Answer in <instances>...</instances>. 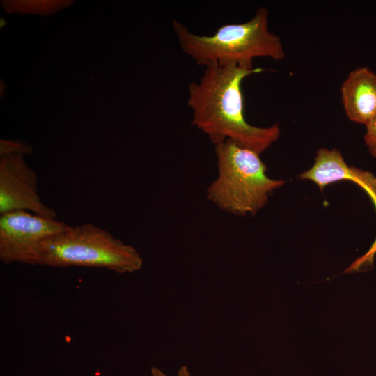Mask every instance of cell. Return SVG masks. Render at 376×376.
Masks as SVG:
<instances>
[{"instance_id": "obj_1", "label": "cell", "mask_w": 376, "mask_h": 376, "mask_svg": "<svg viewBox=\"0 0 376 376\" xmlns=\"http://www.w3.org/2000/svg\"><path fill=\"white\" fill-rule=\"evenodd\" d=\"M263 70L233 63L211 64L205 67L198 81L189 84L187 105L192 111L191 124L212 143L229 140L260 155L278 139V124L256 127L244 117L242 82Z\"/></svg>"}, {"instance_id": "obj_2", "label": "cell", "mask_w": 376, "mask_h": 376, "mask_svg": "<svg viewBox=\"0 0 376 376\" xmlns=\"http://www.w3.org/2000/svg\"><path fill=\"white\" fill-rule=\"evenodd\" d=\"M172 25L181 49L199 65L233 63L253 68L254 58H285L280 37L269 30L265 7L248 22L224 24L210 36L193 33L176 19Z\"/></svg>"}, {"instance_id": "obj_3", "label": "cell", "mask_w": 376, "mask_h": 376, "mask_svg": "<svg viewBox=\"0 0 376 376\" xmlns=\"http://www.w3.org/2000/svg\"><path fill=\"white\" fill-rule=\"evenodd\" d=\"M217 176L207 189V199L235 215H253L285 181L266 174L267 167L256 152L226 140L214 145Z\"/></svg>"}, {"instance_id": "obj_4", "label": "cell", "mask_w": 376, "mask_h": 376, "mask_svg": "<svg viewBox=\"0 0 376 376\" xmlns=\"http://www.w3.org/2000/svg\"><path fill=\"white\" fill-rule=\"evenodd\" d=\"M38 265L105 267L124 274L139 271L143 259L134 246L87 223L70 226L45 240L40 246Z\"/></svg>"}, {"instance_id": "obj_5", "label": "cell", "mask_w": 376, "mask_h": 376, "mask_svg": "<svg viewBox=\"0 0 376 376\" xmlns=\"http://www.w3.org/2000/svg\"><path fill=\"white\" fill-rule=\"evenodd\" d=\"M64 222L15 210L0 216V259L6 264L38 265L42 242L67 229Z\"/></svg>"}, {"instance_id": "obj_6", "label": "cell", "mask_w": 376, "mask_h": 376, "mask_svg": "<svg viewBox=\"0 0 376 376\" xmlns=\"http://www.w3.org/2000/svg\"><path fill=\"white\" fill-rule=\"evenodd\" d=\"M38 176L21 154L0 158V214L15 210L54 219L55 210L45 205L38 191Z\"/></svg>"}, {"instance_id": "obj_7", "label": "cell", "mask_w": 376, "mask_h": 376, "mask_svg": "<svg viewBox=\"0 0 376 376\" xmlns=\"http://www.w3.org/2000/svg\"><path fill=\"white\" fill-rule=\"evenodd\" d=\"M299 178L313 181L320 190L332 182L352 181L368 192L376 205V178L370 172L349 166L337 149H319L313 166Z\"/></svg>"}, {"instance_id": "obj_8", "label": "cell", "mask_w": 376, "mask_h": 376, "mask_svg": "<svg viewBox=\"0 0 376 376\" xmlns=\"http://www.w3.org/2000/svg\"><path fill=\"white\" fill-rule=\"evenodd\" d=\"M348 118L366 126L376 118V74L368 67L350 72L340 88Z\"/></svg>"}, {"instance_id": "obj_9", "label": "cell", "mask_w": 376, "mask_h": 376, "mask_svg": "<svg viewBox=\"0 0 376 376\" xmlns=\"http://www.w3.org/2000/svg\"><path fill=\"white\" fill-rule=\"evenodd\" d=\"M69 0L1 1L6 12L31 13L40 15H50L70 6Z\"/></svg>"}, {"instance_id": "obj_10", "label": "cell", "mask_w": 376, "mask_h": 376, "mask_svg": "<svg viewBox=\"0 0 376 376\" xmlns=\"http://www.w3.org/2000/svg\"><path fill=\"white\" fill-rule=\"evenodd\" d=\"M33 147L27 142L22 140L0 139V156L9 154L31 155Z\"/></svg>"}, {"instance_id": "obj_11", "label": "cell", "mask_w": 376, "mask_h": 376, "mask_svg": "<svg viewBox=\"0 0 376 376\" xmlns=\"http://www.w3.org/2000/svg\"><path fill=\"white\" fill-rule=\"evenodd\" d=\"M366 127L365 143L369 152L376 158V118Z\"/></svg>"}, {"instance_id": "obj_12", "label": "cell", "mask_w": 376, "mask_h": 376, "mask_svg": "<svg viewBox=\"0 0 376 376\" xmlns=\"http://www.w3.org/2000/svg\"><path fill=\"white\" fill-rule=\"evenodd\" d=\"M151 375L152 376H166L160 369L156 367L151 368ZM177 376H190L186 366L184 365L180 367Z\"/></svg>"}, {"instance_id": "obj_13", "label": "cell", "mask_w": 376, "mask_h": 376, "mask_svg": "<svg viewBox=\"0 0 376 376\" xmlns=\"http://www.w3.org/2000/svg\"><path fill=\"white\" fill-rule=\"evenodd\" d=\"M0 96L2 97L4 95V89L6 88V85L2 79L0 81Z\"/></svg>"}, {"instance_id": "obj_14", "label": "cell", "mask_w": 376, "mask_h": 376, "mask_svg": "<svg viewBox=\"0 0 376 376\" xmlns=\"http://www.w3.org/2000/svg\"><path fill=\"white\" fill-rule=\"evenodd\" d=\"M7 24L6 21L1 17L0 18V28L1 29L2 27H3L6 24Z\"/></svg>"}]
</instances>
